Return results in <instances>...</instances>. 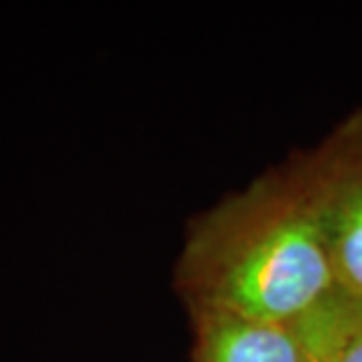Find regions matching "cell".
Returning a JSON list of instances; mask_svg holds the SVG:
<instances>
[{"label":"cell","instance_id":"obj_1","mask_svg":"<svg viewBox=\"0 0 362 362\" xmlns=\"http://www.w3.org/2000/svg\"><path fill=\"white\" fill-rule=\"evenodd\" d=\"M175 289L188 313L271 322H294L339 289L320 221L289 158L188 221Z\"/></svg>","mask_w":362,"mask_h":362},{"label":"cell","instance_id":"obj_2","mask_svg":"<svg viewBox=\"0 0 362 362\" xmlns=\"http://www.w3.org/2000/svg\"><path fill=\"white\" fill-rule=\"evenodd\" d=\"M289 163L320 221L337 287L362 296V106Z\"/></svg>","mask_w":362,"mask_h":362},{"label":"cell","instance_id":"obj_3","mask_svg":"<svg viewBox=\"0 0 362 362\" xmlns=\"http://www.w3.org/2000/svg\"><path fill=\"white\" fill-rule=\"evenodd\" d=\"M191 317V362H299L292 322H271L219 310Z\"/></svg>","mask_w":362,"mask_h":362},{"label":"cell","instance_id":"obj_4","mask_svg":"<svg viewBox=\"0 0 362 362\" xmlns=\"http://www.w3.org/2000/svg\"><path fill=\"white\" fill-rule=\"evenodd\" d=\"M292 327L299 362H362V296L334 289Z\"/></svg>","mask_w":362,"mask_h":362}]
</instances>
